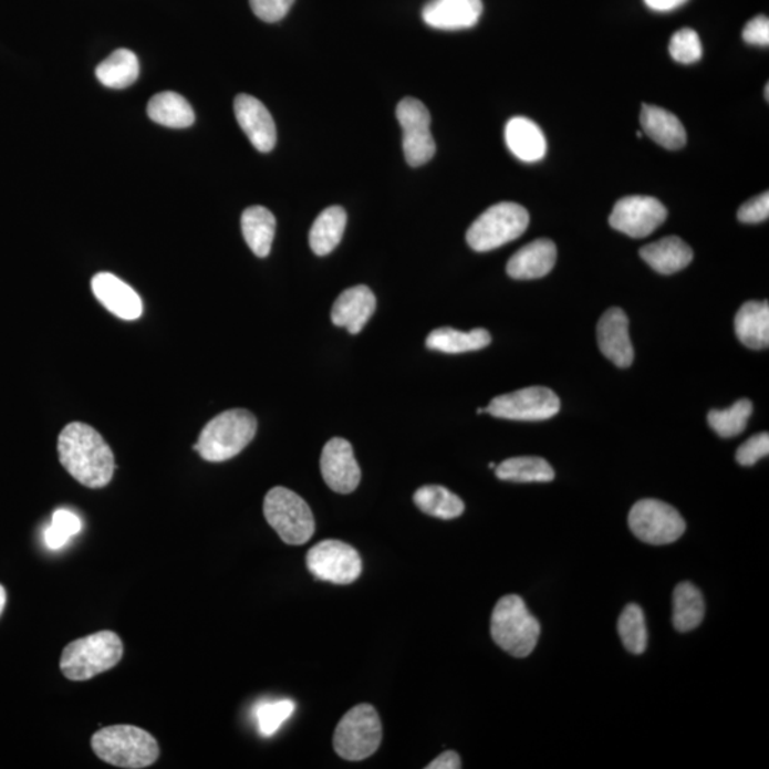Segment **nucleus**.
Listing matches in <instances>:
<instances>
[{
    "label": "nucleus",
    "instance_id": "nucleus-31",
    "mask_svg": "<svg viewBox=\"0 0 769 769\" xmlns=\"http://www.w3.org/2000/svg\"><path fill=\"white\" fill-rule=\"evenodd\" d=\"M496 476L508 482L532 484L552 482L554 470L548 460L538 456H520L510 458L496 466Z\"/></svg>",
    "mask_w": 769,
    "mask_h": 769
},
{
    "label": "nucleus",
    "instance_id": "nucleus-16",
    "mask_svg": "<svg viewBox=\"0 0 769 769\" xmlns=\"http://www.w3.org/2000/svg\"><path fill=\"white\" fill-rule=\"evenodd\" d=\"M600 351L619 368H628L634 361V349L628 335V319L620 308L604 312L597 325Z\"/></svg>",
    "mask_w": 769,
    "mask_h": 769
},
{
    "label": "nucleus",
    "instance_id": "nucleus-41",
    "mask_svg": "<svg viewBox=\"0 0 769 769\" xmlns=\"http://www.w3.org/2000/svg\"><path fill=\"white\" fill-rule=\"evenodd\" d=\"M744 41L756 46H768L769 21L767 17H757L747 23L742 32Z\"/></svg>",
    "mask_w": 769,
    "mask_h": 769
},
{
    "label": "nucleus",
    "instance_id": "nucleus-45",
    "mask_svg": "<svg viewBox=\"0 0 769 769\" xmlns=\"http://www.w3.org/2000/svg\"><path fill=\"white\" fill-rule=\"evenodd\" d=\"M768 96H769V84H767V86H766V98H767V101H768V98H769Z\"/></svg>",
    "mask_w": 769,
    "mask_h": 769
},
{
    "label": "nucleus",
    "instance_id": "nucleus-13",
    "mask_svg": "<svg viewBox=\"0 0 769 769\" xmlns=\"http://www.w3.org/2000/svg\"><path fill=\"white\" fill-rule=\"evenodd\" d=\"M667 208L657 198L646 196L624 197L615 202L610 226L632 238H644L666 221Z\"/></svg>",
    "mask_w": 769,
    "mask_h": 769
},
{
    "label": "nucleus",
    "instance_id": "nucleus-6",
    "mask_svg": "<svg viewBox=\"0 0 769 769\" xmlns=\"http://www.w3.org/2000/svg\"><path fill=\"white\" fill-rule=\"evenodd\" d=\"M264 516L282 542L305 544L315 533V519L310 506L292 490L277 486L267 493Z\"/></svg>",
    "mask_w": 769,
    "mask_h": 769
},
{
    "label": "nucleus",
    "instance_id": "nucleus-25",
    "mask_svg": "<svg viewBox=\"0 0 769 769\" xmlns=\"http://www.w3.org/2000/svg\"><path fill=\"white\" fill-rule=\"evenodd\" d=\"M276 228V217L266 207L254 206L242 212V236L257 257L266 258L270 254Z\"/></svg>",
    "mask_w": 769,
    "mask_h": 769
},
{
    "label": "nucleus",
    "instance_id": "nucleus-20",
    "mask_svg": "<svg viewBox=\"0 0 769 769\" xmlns=\"http://www.w3.org/2000/svg\"><path fill=\"white\" fill-rule=\"evenodd\" d=\"M558 260V250L553 241L540 238L520 248L508 262L509 277L513 280H538L553 270Z\"/></svg>",
    "mask_w": 769,
    "mask_h": 769
},
{
    "label": "nucleus",
    "instance_id": "nucleus-29",
    "mask_svg": "<svg viewBox=\"0 0 769 769\" xmlns=\"http://www.w3.org/2000/svg\"><path fill=\"white\" fill-rule=\"evenodd\" d=\"M706 603L693 583H679L673 595V624L679 633H688L703 623Z\"/></svg>",
    "mask_w": 769,
    "mask_h": 769
},
{
    "label": "nucleus",
    "instance_id": "nucleus-11",
    "mask_svg": "<svg viewBox=\"0 0 769 769\" xmlns=\"http://www.w3.org/2000/svg\"><path fill=\"white\" fill-rule=\"evenodd\" d=\"M306 568L322 582L351 584L362 573V559L352 545L341 540H324L308 552Z\"/></svg>",
    "mask_w": 769,
    "mask_h": 769
},
{
    "label": "nucleus",
    "instance_id": "nucleus-8",
    "mask_svg": "<svg viewBox=\"0 0 769 769\" xmlns=\"http://www.w3.org/2000/svg\"><path fill=\"white\" fill-rule=\"evenodd\" d=\"M381 741V719L370 704H360L350 709L335 729V751L346 761H362L374 756Z\"/></svg>",
    "mask_w": 769,
    "mask_h": 769
},
{
    "label": "nucleus",
    "instance_id": "nucleus-47",
    "mask_svg": "<svg viewBox=\"0 0 769 769\" xmlns=\"http://www.w3.org/2000/svg\"><path fill=\"white\" fill-rule=\"evenodd\" d=\"M489 468H490V469H495V468H496V465H495V464H490V465H489Z\"/></svg>",
    "mask_w": 769,
    "mask_h": 769
},
{
    "label": "nucleus",
    "instance_id": "nucleus-22",
    "mask_svg": "<svg viewBox=\"0 0 769 769\" xmlns=\"http://www.w3.org/2000/svg\"><path fill=\"white\" fill-rule=\"evenodd\" d=\"M640 121L644 133L667 150H679L686 146V128L676 114L667 112L666 108L644 104Z\"/></svg>",
    "mask_w": 769,
    "mask_h": 769
},
{
    "label": "nucleus",
    "instance_id": "nucleus-14",
    "mask_svg": "<svg viewBox=\"0 0 769 769\" xmlns=\"http://www.w3.org/2000/svg\"><path fill=\"white\" fill-rule=\"evenodd\" d=\"M321 472L325 484L336 493L354 492L361 482V469L349 440L326 441L321 455Z\"/></svg>",
    "mask_w": 769,
    "mask_h": 769
},
{
    "label": "nucleus",
    "instance_id": "nucleus-30",
    "mask_svg": "<svg viewBox=\"0 0 769 769\" xmlns=\"http://www.w3.org/2000/svg\"><path fill=\"white\" fill-rule=\"evenodd\" d=\"M141 63L127 49H117L96 67L97 81L111 89H126L137 81Z\"/></svg>",
    "mask_w": 769,
    "mask_h": 769
},
{
    "label": "nucleus",
    "instance_id": "nucleus-24",
    "mask_svg": "<svg viewBox=\"0 0 769 769\" xmlns=\"http://www.w3.org/2000/svg\"><path fill=\"white\" fill-rule=\"evenodd\" d=\"M738 340L749 350H763L769 345V305L768 301L746 302L736 316Z\"/></svg>",
    "mask_w": 769,
    "mask_h": 769
},
{
    "label": "nucleus",
    "instance_id": "nucleus-36",
    "mask_svg": "<svg viewBox=\"0 0 769 769\" xmlns=\"http://www.w3.org/2000/svg\"><path fill=\"white\" fill-rule=\"evenodd\" d=\"M82 530L81 519L66 509H58L52 516V524L44 530V542L49 549H61L72 536Z\"/></svg>",
    "mask_w": 769,
    "mask_h": 769
},
{
    "label": "nucleus",
    "instance_id": "nucleus-39",
    "mask_svg": "<svg viewBox=\"0 0 769 769\" xmlns=\"http://www.w3.org/2000/svg\"><path fill=\"white\" fill-rule=\"evenodd\" d=\"M769 454V435L767 432L749 438L737 450V461L742 466H754L759 459L767 458Z\"/></svg>",
    "mask_w": 769,
    "mask_h": 769
},
{
    "label": "nucleus",
    "instance_id": "nucleus-5",
    "mask_svg": "<svg viewBox=\"0 0 769 769\" xmlns=\"http://www.w3.org/2000/svg\"><path fill=\"white\" fill-rule=\"evenodd\" d=\"M122 657V638L104 630L67 644L62 653L61 669L72 682H86L116 667Z\"/></svg>",
    "mask_w": 769,
    "mask_h": 769
},
{
    "label": "nucleus",
    "instance_id": "nucleus-3",
    "mask_svg": "<svg viewBox=\"0 0 769 769\" xmlns=\"http://www.w3.org/2000/svg\"><path fill=\"white\" fill-rule=\"evenodd\" d=\"M490 634L510 656L524 658L532 654L540 637V623L520 595L509 594L495 605Z\"/></svg>",
    "mask_w": 769,
    "mask_h": 769
},
{
    "label": "nucleus",
    "instance_id": "nucleus-17",
    "mask_svg": "<svg viewBox=\"0 0 769 769\" xmlns=\"http://www.w3.org/2000/svg\"><path fill=\"white\" fill-rule=\"evenodd\" d=\"M482 12V0H430L422 11V19L438 31H461L478 24Z\"/></svg>",
    "mask_w": 769,
    "mask_h": 769
},
{
    "label": "nucleus",
    "instance_id": "nucleus-33",
    "mask_svg": "<svg viewBox=\"0 0 769 769\" xmlns=\"http://www.w3.org/2000/svg\"><path fill=\"white\" fill-rule=\"evenodd\" d=\"M619 634L623 646L633 654L646 652L648 632L646 617L638 604H628L619 619Z\"/></svg>",
    "mask_w": 769,
    "mask_h": 769
},
{
    "label": "nucleus",
    "instance_id": "nucleus-21",
    "mask_svg": "<svg viewBox=\"0 0 769 769\" xmlns=\"http://www.w3.org/2000/svg\"><path fill=\"white\" fill-rule=\"evenodd\" d=\"M505 138L513 156L524 163L543 160L548 152L542 128L528 117L510 118L506 124Z\"/></svg>",
    "mask_w": 769,
    "mask_h": 769
},
{
    "label": "nucleus",
    "instance_id": "nucleus-46",
    "mask_svg": "<svg viewBox=\"0 0 769 769\" xmlns=\"http://www.w3.org/2000/svg\"><path fill=\"white\" fill-rule=\"evenodd\" d=\"M485 412H486V408H485V409H482V408L478 409V414H479V415H480V414H485Z\"/></svg>",
    "mask_w": 769,
    "mask_h": 769
},
{
    "label": "nucleus",
    "instance_id": "nucleus-26",
    "mask_svg": "<svg viewBox=\"0 0 769 769\" xmlns=\"http://www.w3.org/2000/svg\"><path fill=\"white\" fill-rule=\"evenodd\" d=\"M147 114L154 123L170 128H187L196 121L190 103L175 92H163L153 96L148 102Z\"/></svg>",
    "mask_w": 769,
    "mask_h": 769
},
{
    "label": "nucleus",
    "instance_id": "nucleus-43",
    "mask_svg": "<svg viewBox=\"0 0 769 769\" xmlns=\"http://www.w3.org/2000/svg\"><path fill=\"white\" fill-rule=\"evenodd\" d=\"M652 11L672 12L674 9L683 7L688 0H644Z\"/></svg>",
    "mask_w": 769,
    "mask_h": 769
},
{
    "label": "nucleus",
    "instance_id": "nucleus-23",
    "mask_svg": "<svg viewBox=\"0 0 769 769\" xmlns=\"http://www.w3.org/2000/svg\"><path fill=\"white\" fill-rule=\"evenodd\" d=\"M640 257L659 274L669 276L684 270L693 261L694 252L682 238H662L640 250Z\"/></svg>",
    "mask_w": 769,
    "mask_h": 769
},
{
    "label": "nucleus",
    "instance_id": "nucleus-12",
    "mask_svg": "<svg viewBox=\"0 0 769 769\" xmlns=\"http://www.w3.org/2000/svg\"><path fill=\"white\" fill-rule=\"evenodd\" d=\"M560 412V399L552 389L530 386L520 391L496 396L486 414L509 420H545Z\"/></svg>",
    "mask_w": 769,
    "mask_h": 769
},
{
    "label": "nucleus",
    "instance_id": "nucleus-32",
    "mask_svg": "<svg viewBox=\"0 0 769 769\" xmlns=\"http://www.w3.org/2000/svg\"><path fill=\"white\" fill-rule=\"evenodd\" d=\"M414 502L422 512L434 518L451 520L465 512V503L459 496L451 493L444 486L429 485L416 490Z\"/></svg>",
    "mask_w": 769,
    "mask_h": 769
},
{
    "label": "nucleus",
    "instance_id": "nucleus-35",
    "mask_svg": "<svg viewBox=\"0 0 769 769\" xmlns=\"http://www.w3.org/2000/svg\"><path fill=\"white\" fill-rule=\"evenodd\" d=\"M294 713L295 703L292 699L258 704L254 713L258 731L266 738L274 736Z\"/></svg>",
    "mask_w": 769,
    "mask_h": 769
},
{
    "label": "nucleus",
    "instance_id": "nucleus-18",
    "mask_svg": "<svg viewBox=\"0 0 769 769\" xmlns=\"http://www.w3.org/2000/svg\"><path fill=\"white\" fill-rule=\"evenodd\" d=\"M92 290L101 304L118 319L126 321L141 319L143 314L142 298L121 278L111 274V272H101V274L93 277Z\"/></svg>",
    "mask_w": 769,
    "mask_h": 769
},
{
    "label": "nucleus",
    "instance_id": "nucleus-19",
    "mask_svg": "<svg viewBox=\"0 0 769 769\" xmlns=\"http://www.w3.org/2000/svg\"><path fill=\"white\" fill-rule=\"evenodd\" d=\"M376 310L374 292L366 285L349 288L336 298L331 311L332 324L360 334Z\"/></svg>",
    "mask_w": 769,
    "mask_h": 769
},
{
    "label": "nucleus",
    "instance_id": "nucleus-44",
    "mask_svg": "<svg viewBox=\"0 0 769 769\" xmlns=\"http://www.w3.org/2000/svg\"><path fill=\"white\" fill-rule=\"evenodd\" d=\"M7 600H8L7 590H4L3 585L0 584V614L3 613L4 605H7Z\"/></svg>",
    "mask_w": 769,
    "mask_h": 769
},
{
    "label": "nucleus",
    "instance_id": "nucleus-1",
    "mask_svg": "<svg viewBox=\"0 0 769 769\" xmlns=\"http://www.w3.org/2000/svg\"><path fill=\"white\" fill-rule=\"evenodd\" d=\"M59 460L79 484L102 489L112 482L116 461L111 446L91 425L72 422L58 440Z\"/></svg>",
    "mask_w": 769,
    "mask_h": 769
},
{
    "label": "nucleus",
    "instance_id": "nucleus-27",
    "mask_svg": "<svg viewBox=\"0 0 769 769\" xmlns=\"http://www.w3.org/2000/svg\"><path fill=\"white\" fill-rule=\"evenodd\" d=\"M492 342V336L484 329H475L470 332L458 330L438 329L432 331L426 339V346L432 351L444 352V354H464L486 349Z\"/></svg>",
    "mask_w": 769,
    "mask_h": 769
},
{
    "label": "nucleus",
    "instance_id": "nucleus-34",
    "mask_svg": "<svg viewBox=\"0 0 769 769\" xmlns=\"http://www.w3.org/2000/svg\"><path fill=\"white\" fill-rule=\"evenodd\" d=\"M752 402L739 399L726 411L714 409L708 414V424L721 438H734L747 428L752 415Z\"/></svg>",
    "mask_w": 769,
    "mask_h": 769
},
{
    "label": "nucleus",
    "instance_id": "nucleus-38",
    "mask_svg": "<svg viewBox=\"0 0 769 769\" xmlns=\"http://www.w3.org/2000/svg\"><path fill=\"white\" fill-rule=\"evenodd\" d=\"M294 2L295 0H250V7L261 21L276 23L287 17Z\"/></svg>",
    "mask_w": 769,
    "mask_h": 769
},
{
    "label": "nucleus",
    "instance_id": "nucleus-28",
    "mask_svg": "<svg viewBox=\"0 0 769 769\" xmlns=\"http://www.w3.org/2000/svg\"><path fill=\"white\" fill-rule=\"evenodd\" d=\"M346 227V211L340 206L325 208L310 231L311 250L316 256H329L340 245Z\"/></svg>",
    "mask_w": 769,
    "mask_h": 769
},
{
    "label": "nucleus",
    "instance_id": "nucleus-37",
    "mask_svg": "<svg viewBox=\"0 0 769 769\" xmlns=\"http://www.w3.org/2000/svg\"><path fill=\"white\" fill-rule=\"evenodd\" d=\"M669 54L674 61L692 64L703 58V44L694 29L683 28L669 41Z\"/></svg>",
    "mask_w": 769,
    "mask_h": 769
},
{
    "label": "nucleus",
    "instance_id": "nucleus-9",
    "mask_svg": "<svg viewBox=\"0 0 769 769\" xmlns=\"http://www.w3.org/2000/svg\"><path fill=\"white\" fill-rule=\"evenodd\" d=\"M628 526L637 539L653 545L672 544L686 532V522L678 510L656 499H643L634 505Z\"/></svg>",
    "mask_w": 769,
    "mask_h": 769
},
{
    "label": "nucleus",
    "instance_id": "nucleus-42",
    "mask_svg": "<svg viewBox=\"0 0 769 769\" xmlns=\"http://www.w3.org/2000/svg\"><path fill=\"white\" fill-rule=\"evenodd\" d=\"M461 768L460 757L455 751H446L434 761L426 766V769H459Z\"/></svg>",
    "mask_w": 769,
    "mask_h": 769
},
{
    "label": "nucleus",
    "instance_id": "nucleus-15",
    "mask_svg": "<svg viewBox=\"0 0 769 769\" xmlns=\"http://www.w3.org/2000/svg\"><path fill=\"white\" fill-rule=\"evenodd\" d=\"M235 113L242 132L252 146L261 153H270L277 144V127L271 113L258 98L250 94H238Z\"/></svg>",
    "mask_w": 769,
    "mask_h": 769
},
{
    "label": "nucleus",
    "instance_id": "nucleus-40",
    "mask_svg": "<svg viewBox=\"0 0 769 769\" xmlns=\"http://www.w3.org/2000/svg\"><path fill=\"white\" fill-rule=\"evenodd\" d=\"M769 217V195L768 191L763 195L754 197L741 206L738 210V220L746 225H757L768 220Z\"/></svg>",
    "mask_w": 769,
    "mask_h": 769
},
{
    "label": "nucleus",
    "instance_id": "nucleus-2",
    "mask_svg": "<svg viewBox=\"0 0 769 769\" xmlns=\"http://www.w3.org/2000/svg\"><path fill=\"white\" fill-rule=\"evenodd\" d=\"M92 748L102 761L118 768H147L160 756L156 738L146 729L134 726L98 729L92 737Z\"/></svg>",
    "mask_w": 769,
    "mask_h": 769
},
{
    "label": "nucleus",
    "instance_id": "nucleus-4",
    "mask_svg": "<svg viewBox=\"0 0 769 769\" xmlns=\"http://www.w3.org/2000/svg\"><path fill=\"white\" fill-rule=\"evenodd\" d=\"M256 416L247 409H230L217 415L201 430L197 451L207 461L235 458L251 444L257 434Z\"/></svg>",
    "mask_w": 769,
    "mask_h": 769
},
{
    "label": "nucleus",
    "instance_id": "nucleus-7",
    "mask_svg": "<svg viewBox=\"0 0 769 769\" xmlns=\"http://www.w3.org/2000/svg\"><path fill=\"white\" fill-rule=\"evenodd\" d=\"M528 210L516 202H499L484 212L466 232V241L472 250L492 251L518 240L528 230Z\"/></svg>",
    "mask_w": 769,
    "mask_h": 769
},
{
    "label": "nucleus",
    "instance_id": "nucleus-10",
    "mask_svg": "<svg viewBox=\"0 0 769 769\" xmlns=\"http://www.w3.org/2000/svg\"><path fill=\"white\" fill-rule=\"evenodd\" d=\"M396 118L404 136V154L412 167L426 165L434 158L436 144L430 133V113L424 103L415 97H405L396 107Z\"/></svg>",
    "mask_w": 769,
    "mask_h": 769
}]
</instances>
